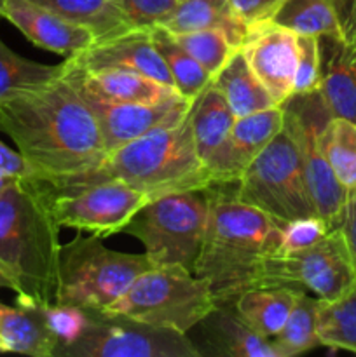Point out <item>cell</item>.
<instances>
[{
  "mask_svg": "<svg viewBox=\"0 0 356 357\" xmlns=\"http://www.w3.org/2000/svg\"><path fill=\"white\" fill-rule=\"evenodd\" d=\"M0 174L14 180H28L35 178L34 169L24 160L20 152H14L3 142H0Z\"/></svg>",
  "mask_w": 356,
  "mask_h": 357,
  "instance_id": "39",
  "label": "cell"
},
{
  "mask_svg": "<svg viewBox=\"0 0 356 357\" xmlns=\"http://www.w3.org/2000/svg\"><path fill=\"white\" fill-rule=\"evenodd\" d=\"M175 38L212 75V79L223 68L234 51L239 49L220 30L187 31V33H177Z\"/></svg>",
  "mask_w": 356,
  "mask_h": 357,
  "instance_id": "33",
  "label": "cell"
},
{
  "mask_svg": "<svg viewBox=\"0 0 356 357\" xmlns=\"http://www.w3.org/2000/svg\"><path fill=\"white\" fill-rule=\"evenodd\" d=\"M195 328H199L209 356L279 357L271 338L255 331L239 316L234 302L215 305Z\"/></svg>",
  "mask_w": 356,
  "mask_h": 357,
  "instance_id": "19",
  "label": "cell"
},
{
  "mask_svg": "<svg viewBox=\"0 0 356 357\" xmlns=\"http://www.w3.org/2000/svg\"><path fill=\"white\" fill-rule=\"evenodd\" d=\"M283 114L292 126L302 157L304 176L316 215L339 227L344 211L348 188L337 180L320 146V132L332 117L320 91L309 94H292L281 103Z\"/></svg>",
  "mask_w": 356,
  "mask_h": 357,
  "instance_id": "11",
  "label": "cell"
},
{
  "mask_svg": "<svg viewBox=\"0 0 356 357\" xmlns=\"http://www.w3.org/2000/svg\"><path fill=\"white\" fill-rule=\"evenodd\" d=\"M241 52L257 79L281 105L292 96L297 70V33L276 24L274 21L248 28Z\"/></svg>",
  "mask_w": 356,
  "mask_h": 357,
  "instance_id": "14",
  "label": "cell"
},
{
  "mask_svg": "<svg viewBox=\"0 0 356 357\" xmlns=\"http://www.w3.org/2000/svg\"><path fill=\"white\" fill-rule=\"evenodd\" d=\"M70 59L86 73L112 68L135 70L175 87L170 70L154 45L150 30H128L114 37L94 40L89 47Z\"/></svg>",
  "mask_w": 356,
  "mask_h": 357,
  "instance_id": "16",
  "label": "cell"
},
{
  "mask_svg": "<svg viewBox=\"0 0 356 357\" xmlns=\"http://www.w3.org/2000/svg\"><path fill=\"white\" fill-rule=\"evenodd\" d=\"M212 208V187L173 192L147 202L122 232L136 237L154 267L194 272Z\"/></svg>",
  "mask_w": 356,
  "mask_h": 357,
  "instance_id": "5",
  "label": "cell"
},
{
  "mask_svg": "<svg viewBox=\"0 0 356 357\" xmlns=\"http://www.w3.org/2000/svg\"><path fill=\"white\" fill-rule=\"evenodd\" d=\"M321 300L306 291H299L292 310L278 335L271 338L279 357H295L320 347L318 312Z\"/></svg>",
  "mask_w": 356,
  "mask_h": 357,
  "instance_id": "28",
  "label": "cell"
},
{
  "mask_svg": "<svg viewBox=\"0 0 356 357\" xmlns=\"http://www.w3.org/2000/svg\"><path fill=\"white\" fill-rule=\"evenodd\" d=\"M236 16L246 28L271 21L283 0H229Z\"/></svg>",
  "mask_w": 356,
  "mask_h": 357,
  "instance_id": "38",
  "label": "cell"
},
{
  "mask_svg": "<svg viewBox=\"0 0 356 357\" xmlns=\"http://www.w3.org/2000/svg\"><path fill=\"white\" fill-rule=\"evenodd\" d=\"M320 89V44L313 35H297V70L292 94Z\"/></svg>",
  "mask_w": 356,
  "mask_h": 357,
  "instance_id": "35",
  "label": "cell"
},
{
  "mask_svg": "<svg viewBox=\"0 0 356 357\" xmlns=\"http://www.w3.org/2000/svg\"><path fill=\"white\" fill-rule=\"evenodd\" d=\"M212 84L225 96L236 119L278 107L271 93L250 68L241 49L234 51L223 68L213 77Z\"/></svg>",
  "mask_w": 356,
  "mask_h": 357,
  "instance_id": "24",
  "label": "cell"
},
{
  "mask_svg": "<svg viewBox=\"0 0 356 357\" xmlns=\"http://www.w3.org/2000/svg\"><path fill=\"white\" fill-rule=\"evenodd\" d=\"M0 337L7 352L56 357L58 340L49 328L45 307H9L0 302Z\"/></svg>",
  "mask_w": 356,
  "mask_h": 357,
  "instance_id": "21",
  "label": "cell"
},
{
  "mask_svg": "<svg viewBox=\"0 0 356 357\" xmlns=\"http://www.w3.org/2000/svg\"><path fill=\"white\" fill-rule=\"evenodd\" d=\"M330 230V223L318 215L307 216V218H297L285 223L281 227V248H279L278 257L295 255L299 251L314 246Z\"/></svg>",
  "mask_w": 356,
  "mask_h": 357,
  "instance_id": "34",
  "label": "cell"
},
{
  "mask_svg": "<svg viewBox=\"0 0 356 357\" xmlns=\"http://www.w3.org/2000/svg\"><path fill=\"white\" fill-rule=\"evenodd\" d=\"M65 63L44 65L10 51L0 38V100L30 93L61 77Z\"/></svg>",
  "mask_w": 356,
  "mask_h": 357,
  "instance_id": "30",
  "label": "cell"
},
{
  "mask_svg": "<svg viewBox=\"0 0 356 357\" xmlns=\"http://www.w3.org/2000/svg\"><path fill=\"white\" fill-rule=\"evenodd\" d=\"M161 26L175 35L198 30H220L236 47H241L248 31L229 0H178L173 13Z\"/></svg>",
  "mask_w": 356,
  "mask_h": 357,
  "instance_id": "22",
  "label": "cell"
},
{
  "mask_svg": "<svg viewBox=\"0 0 356 357\" xmlns=\"http://www.w3.org/2000/svg\"><path fill=\"white\" fill-rule=\"evenodd\" d=\"M0 17L13 23L31 44L72 58L94 42L87 28L63 20L34 0H0Z\"/></svg>",
  "mask_w": 356,
  "mask_h": 357,
  "instance_id": "17",
  "label": "cell"
},
{
  "mask_svg": "<svg viewBox=\"0 0 356 357\" xmlns=\"http://www.w3.org/2000/svg\"><path fill=\"white\" fill-rule=\"evenodd\" d=\"M131 30H150L168 20L178 0H117Z\"/></svg>",
  "mask_w": 356,
  "mask_h": 357,
  "instance_id": "37",
  "label": "cell"
},
{
  "mask_svg": "<svg viewBox=\"0 0 356 357\" xmlns=\"http://www.w3.org/2000/svg\"><path fill=\"white\" fill-rule=\"evenodd\" d=\"M59 251V223L44 181H10L0 194V264L16 284L17 305H54Z\"/></svg>",
  "mask_w": 356,
  "mask_h": 357,
  "instance_id": "3",
  "label": "cell"
},
{
  "mask_svg": "<svg viewBox=\"0 0 356 357\" xmlns=\"http://www.w3.org/2000/svg\"><path fill=\"white\" fill-rule=\"evenodd\" d=\"M320 94L332 117L356 124V44L339 35H321Z\"/></svg>",
  "mask_w": 356,
  "mask_h": 357,
  "instance_id": "18",
  "label": "cell"
},
{
  "mask_svg": "<svg viewBox=\"0 0 356 357\" xmlns=\"http://www.w3.org/2000/svg\"><path fill=\"white\" fill-rule=\"evenodd\" d=\"M320 146L337 180L348 190L356 188V124L330 117L320 132Z\"/></svg>",
  "mask_w": 356,
  "mask_h": 357,
  "instance_id": "31",
  "label": "cell"
},
{
  "mask_svg": "<svg viewBox=\"0 0 356 357\" xmlns=\"http://www.w3.org/2000/svg\"><path fill=\"white\" fill-rule=\"evenodd\" d=\"M281 227L260 209L212 185V208L194 274L206 279L215 303H230L258 288L265 264L278 257Z\"/></svg>",
  "mask_w": 356,
  "mask_h": 357,
  "instance_id": "2",
  "label": "cell"
},
{
  "mask_svg": "<svg viewBox=\"0 0 356 357\" xmlns=\"http://www.w3.org/2000/svg\"><path fill=\"white\" fill-rule=\"evenodd\" d=\"M0 352H7V351H6V344H3L2 337H0Z\"/></svg>",
  "mask_w": 356,
  "mask_h": 357,
  "instance_id": "44",
  "label": "cell"
},
{
  "mask_svg": "<svg viewBox=\"0 0 356 357\" xmlns=\"http://www.w3.org/2000/svg\"><path fill=\"white\" fill-rule=\"evenodd\" d=\"M56 357H201V352L184 333L87 310L86 330Z\"/></svg>",
  "mask_w": 356,
  "mask_h": 357,
  "instance_id": "10",
  "label": "cell"
},
{
  "mask_svg": "<svg viewBox=\"0 0 356 357\" xmlns=\"http://www.w3.org/2000/svg\"><path fill=\"white\" fill-rule=\"evenodd\" d=\"M13 180L14 178H7V176H3V174H0V194H2L3 188H6Z\"/></svg>",
  "mask_w": 356,
  "mask_h": 357,
  "instance_id": "43",
  "label": "cell"
},
{
  "mask_svg": "<svg viewBox=\"0 0 356 357\" xmlns=\"http://www.w3.org/2000/svg\"><path fill=\"white\" fill-rule=\"evenodd\" d=\"M0 289H10V291L16 293V284H14L13 278L7 274L6 268L2 267V264H0Z\"/></svg>",
  "mask_w": 356,
  "mask_h": 357,
  "instance_id": "42",
  "label": "cell"
},
{
  "mask_svg": "<svg viewBox=\"0 0 356 357\" xmlns=\"http://www.w3.org/2000/svg\"><path fill=\"white\" fill-rule=\"evenodd\" d=\"M344 3L346 0H283L272 21L297 35L342 37L341 9Z\"/></svg>",
  "mask_w": 356,
  "mask_h": 357,
  "instance_id": "27",
  "label": "cell"
},
{
  "mask_svg": "<svg viewBox=\"0 0 356 357\" xmlns=\"http://www.w3.org/2000/svg\"><path fill=\"white\" fill-rule=\"evenodd\" d=\"M234 185L237 201L267 213L279 225L316 215L304 176L299 143L285 114L281 131Z\"/></svg>",
  "mask_w": 356,
  "mask_h": 357,
  "instance_id": "8",
  "label": "cell"
},
{
  "mask_svg": "<svg viewBox=\"0 0 356 357\" xmlns=\"http://www.w3.org/2000/svg\"><path fill=\"white\" fill-rule=\"evenodd\" d=\"M286 286L313 293L321 302H334L356 286V264L341 227L332 229L320 243L265 264L258 288Z\"/></svg>",
  "mask_w": 356,
  "mask_h": 357,
  "instance_id": "9",
  "label": "cell"
},
{
  "mask_svg": "<svg viewBox=\"0 0 356 357\" xmlns=\"http://www.w3.org/2000/svg\"><path fill=\"white\" fill-rule=\"evenodd\" d=\"M342 38L356 44V0H348L341 9Z\"/></svg>",
  "mask_w": 356,
  "mask_h": 357,
  "instance_id": "41",
  "label": "cell"
},
{
  "mask_svg": "<svg viewBox=\"0 0 356 357\" xmlns=\"http://www.w3.org/2000/svg\"><path fill=\"white\" fill-rule=\"evenodd\" d=\"M110 180H121L145 192L150 201L173 192L212 187V176L195 152L191 114L119 146L89 173L45 183L52 190L65 192Z\"/></svg>",
  "mask_w": 356,
  "mask_h": 357,
  "instance_id": "4",
  "label": "cell"
},
{
  "mask_svg": "<svg viewBox=\"0 0 356 357\" xmlns=\"http://www.w3.org/2000/svg\"><path fill=\"white\" fill-rule=\"evenodd\" d=\"M0 131L47 183L89 173L107 159L93 110L79 93L72 73L30 93L0 100Z\"/></svg>",
  "mask_w": 356,
  "mask_h": 357,
  "instance_id": "1",
  "label": "cell"
},
{
  "mask_svg": "<svg viewBox=\"0 0 356 357\" xmlns=\"http://www.w3.org/2000/svg\"><path fill=\"white\" fill-rule=\"evenodd\" d=\"M154 267L145 253L131 255L108 250L100 237L77 234L59 251V282L56 303L84 310H105L138 275Z\"/></svg>",
  "mask_w": 356,
  "mask_h": 357,
  "instance_id": "7",
  "label": "cell"
},
{
  "mask_svg": "<svg viewBox=\"0 0 356 357\" xmlns=\"http://www.w3.org/2000/svg\"><path fill=\"white\" fill-rule=\"evenodd\" d=\"M150 37L157 52L166 63L170 75L173 79L175 89L187 100H194L209 82L212 75L185 51L173 33L164 30L163 26L150 28Z\"/></svg>",
  "mask_w": 356,
  "mask_h": 357,
  "instance_id": "29",
  "label": "cell"
},
{
  "mask_svg": "<svg viewBox=\"0 0 356 357\" xmlns=\"http://www.w3.org/2000/svg\"><path fill=\"white\" fill-rule=\"evenodd\" d=\"M188 114L195 152L202 164H206L230 132L236 115L225 96L212 82L192 100Z\"/></svg>",
  "mask_w": 356,
  "mask_h": 357,
  "instance_id": "23",
  "label": "cell"
},
{
  "mask_svg": "<svg viewBox=\"0 0 356 357\" xmlns=\"http://www.w3.org/2000/svg\"><path fill=\"white\" fill-rule=\"evenodd\" d=\"M299 291L286 286L251 288L234 300V307L255 331L272 338L285 324Z\"/></svg>",
  "mask_w": 356,
  "mask_h": 357,
  "instance_id": "25",
  "label": "cell"
},
{
  "mask_svg": "<svg viewBox=\"0 0 356 357\" xmlns=\"http://www.w3.org/2000/svg\"><path fill=\"white\" fill-rule=\"evenodd\" d=\"M45 187L51 211L59 227L87 230L100 239L122 232L133 216L150 201L145 192L121 180L65 192L52 190L47 183Z\"/></svg>",
  "mask_w": 356,
  "mask_h": 357,
  "instance_id": "12",
  "label": "cell"
},
{
  "mask_svg": "<svg viewBox=\"0 0 356 357\" xmlns=\"http://www.w3.org/2000/svg\"><path fill=\"white\" fill-rule=\"evenodd\" d=\"M206 279L187 268L150 267L101 312L187 335L215 309Z\"/></svg>",
  "mask_w": 356,
  "mask_h": 357,
  "instance_id": "6",
  "label": "cell"
},
{
  "mask_svg": "<svg viewBox=\"0 0 356 357\" xmlns=\"http://www.w3.org/2000/svg\"><path fill=\"white\" fill-rule=\"evenodd\" d=\"M65 63L66 68L72 73L73 80H75L77 87H79V93L82 94L86 103L93 110L107 153L114 152L119 146L140 138V136L152 131V129L180 121L191 110L192 101L180 96V94L168 101H161V103L154 105L122 103V101L105 100V98H100L91 93V91H87L79 82L68 61Z\"/></svg>",
  "mask_w": 356,
  "mask_h": 357,
  "instance_id": "13",
  "label": "cell"
},
{
  "mask_svg": "<svg viewBox=\"0 0 356 357\" xmlns=\"http://www.w3.org/2000/svg\"><path fill=\"white\" fill-rule=\"evenodd\" d=\"M66 61L73 68L79 82L87 91L94 93L96 96L105 98V100L154 105L178 96V91L175 87L166 86V84L135 72V70L112 68L101 70L96 73H86L70 58H66Z\"/></svg>",
  "mask_w": 356,
  "mask_h": 357,
  "instance_id": "20",
  "label": "cell"
},
{
  "mask_svg": "<svg viewBox=\"0 0 356 357\" xmlns=\"http://www.w3.org/2000/svg\"><path fill=\"white\" fill-rule=\"evenodd\" d=\"M339 227H341L346 239H348L349 250H351L356 264V188L348 190V199H346V206Z\"/></svg>",
  "mask_w": 356,
  "mask_h": 357,
  "instance_id": "40",
  "label": "cell"
},
{
  "mask_svg": "<svg viewBox=\"0 0 356 357\" xmlns=\"http://www.w3.org/2000/svg\"><path fill=\"white\" fill-rule=\"evenodd\" d=\"M63 20L87 28L94 40L131 30L117 0H34Z\"/></svg>",
  "mask_w": 356,
  "mask_h": 357,
  "instance_id": "26",
  "label": "cell"
},
{
  "mask_svg": "<svg viewBox=\"0 0 356 357\" xmlns=\"http://www.w3.org/2000/svg\"><path fill=\"white\" fill-rule=\"evenodd\" d=\"M321 345L356 352V286L334 302H321L318 312Z\"/></svg>",
  "mask_w": 356,
  "mask_h": 357,
  "instance_id": "32",
  "label": "cell"
},
{
  "mask_svg": "<svg viewBox=\"0 0 356 357\" xmlns=\"http://www.w3.org/2000/svg\"><path fill=\"white\" fill-rule=\"evenodd\" d=\"M45 317H47L49 328L58 340L56 354L59 349L72 345L82 335L87 324V310L75 305H63V303L49 305L45 307Z\"/></svg>",
  "mask_w": 356,
  "mask_h": 357,
  "instance_id": "36",
  "label": "cell"
},
{
  "mask_svg": "<svg viewBox=\"0 0 356 357\" xmlns=\"http://www.w3.org/2000/svg\"><path fill=\"white\" fill-rule=\"evenodd\" d=\"M281 128V105L236 119L227 138L205 164L213 185L236 183Z\"/></svg>",
  "mask_w": 356,
  "mask_h": 357,
  "instance_id": "15",
  "label": "cell"
}]
</instances>
